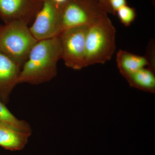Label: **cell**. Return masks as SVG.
Listing matches in <instances>:
<instances>
[{"instance_id": "1", "label": "cell", "mask_w": 155, "mask_h": 155, "mask_svg": "<svg viewBox=\"0 0 155 155\" xmlns=\"http://www.w3.org/2000/svg\"><path fill=\"white\" fill-rule=\"evenodd\" d=\"M61 57L59 36L38 41L22 66L18 84L37 85L51 80L57 76L58 63Z\"/></svg>"}, {"instance_id": "2", "label": "cell", "mask_w": 155, "mask_h": 155, "mask_svg": "<svg viewBox=\"0 0 155 155\" xmlns=\"http://www.w3.org/2000/svg\"><path fill=\"white\" fill-rule=\"evenodd\" d=\"M116 28L108 14L88 25L87 32L84 67L104 64L116 49Z\"/></svg>"}, {"instance_id": "3", "label": "cell", "mask_w": 155, "mask_h": 155, "mask_svg": "<svg viewBox=\"0 0 155 155\" xmlns=\"http://www.w3.org/2000/svg\"><path fill=\"white\" fill-rule=\"evenodd\" d=\"M38 41L28 25L15 22L0 26V52L21 67Z\"/></svg>"}, {"instance_id": "4", "label": "cell", "mask_w": 155, "mask_h": 155, "mask_svg": "<svg viewBox=\"0 0 155 155\" xmlns=\"http://www.w3.org/2000/svg\"><path fill=\"white\" fill-rule=\"evenodd\" d=\"M60 12L61 32L76 26L89 25L108 14L98 0H68Z\"/></svg>"}, {"instance_id": "5", "label": "cell", "mask_w": 155, "mask_h": 155, "mask_svg": "<svg viewBox=\"0 0 155 155\" xmlns=\"http://www.w3.org/2000/svg\"><path fill=\"white\" fill-rule=\"evenodd\" d=\"M88 25L73 27L59 35L62 48L61 59L67 67L74 70L84 68L85 43Z\"/></svg>"}, {"instance_id": "6", "label": "cell", "mask_w": 155, "mask_h": 155, "mask_svg": "<svg viewBox=\"0 0 155 155\" xmlns=\"http://www.w3.org/2000/svg\"><path fill=\"white\" fill-rule=\"evenodd\" d=\"M29 28L38 41L60 35L61 33L60 10L51 0H43L41 9Z\"/></svg>"}, {"instance_id": "7", "label": "cell", "mask_w": 155, "mask_h": 155, "mask_svg": "<svg viewBox=\"0 0 155 155\" xmlns=\"http://www.w3.org/2000/svg\"><path fill=\"white\" fill-rule=\"evenodd\" d=\"M43 0H0V18L5 24L22 22L28 25L33 22Z\"/></svg>"}, {"instance_id": "8", "label": "cell", "mask_w": 155, "mask_h": 155, "mask_svg": "<svg viewBox=\"0 0 155 155\" xmlns=\"http://www.w3.org/2000/svg\"><path fill=\"white\" fill-rule=\"evenodd\" d=\"M21 67L0 52V100L8 103L11 92L17 84Z\"/></svg>"}, {"instance_id": "9", "label": "cell", "mask_w": 155, "mask_h": 155, "mask_svg": "<svg viewBox=\"0 0 155 155\" xmlns=\"http://www.w3.org/2000/svg\"><path fill=\"white\" fill-rule=\"evenodd\" d=\"M31 133L0 122V146L11 151L22 150L28 143Z\"/></svg>"}, {"instance_id": "10", "label": "cell", "mask_w": 155, "mask_h": 155, "mask_svg": "<svg viewBox=\"0 0 155 155\" xmlns=\"http://www.w3.org/2000/svg\"><path fill=\"white\" fill-rule=\"evenodd\" d=\"M116 61L119 72L125 78L144 67L154 68L151 66L147 56L137 55L122 50H119L116 54Z\"/></svg>"}, {"instance_id": "11", "label": "cell", "mask_w": 155, "mask_h": 155, "mask_svg": "<svg viewBox=\"0 0 155 155\" xmlns=\"http://www.w3.org/2000/svg\"><path fill=\"white\" fill-rule=\"evenodd\" d=\"M125 79L130 86L148 92L155 93V68L147 67L127 75Z\"/></svg>"}, {"instance_id": "12", "label": "cell", "mask_w": 155, "mask_h": 155, "mask_svg": "<svg viewBox=\"0 0 155 155\" xmlns=\"http://www.w3.org/2000/svg\"><path fill=\"white\" fill-rule=\"evenodd\" d=\"M0 122H5L22 131L31 133L30 125L24 120H19L13 115L0 100Z\"/></svg>"}, {"instance_id": "13", "label": "cell", "mask_w": 155, "mask_h": 155, "mask_svg": "<svg viewBox=\"0 0 155 155\" xmlns=\"http://www.w3.org/2000/svg\"><path fill=\"white\" fill-rule=\"evenodd\" d=\"M116 14L119 17L120 22L125 27L130 26L136 17V12L135 9L127 5L119 9Z\"/></svg>"}, {"instance_id": "14", "label": "cell", "mask_w": 155, "mask_h": 155, "mask_svg": "<svg viewBox=\"0 0 155 155\" xmlns=\"http://www.w3.org/2000/svg\"><path fill=\"white\" fill-rule=\"evenodd\" d=\"M109 3L112 14L114 15L119 9L127 5L126 0H109Z\"/></svg>"}, {"instance_id": "15", "label": "cell", "mask_w": 155, "mask_h": 155, "mask_svg": "<svg viewBox=\"0 0 155 155\" xmlns=\"http://www.w3.org/2000/svg\"><path fill=\"white\" fill-rule=\"evenodd\" d=\"M98 1L108 14L109 13V14H112V11L109 5V0H98Z\"/></svg>"}, {"instance_id": "16", "label": "cell", "mask_w": 155, "mask_h": 155, "mask_svg": "<svg viewBox=\"0 0 155 155\" xmlns=\"http://www.w3.org/2000/svg\"><path fill=\"white\" fill-rule=\"evenodd\" d=\"M51 1L57 6V8L60 10L61 7L67 2L68 0H51Z\"/></svg>"}, {"instance_id": "17", "label": "cell", "mask_w": 155, "mask_h": 155, "mask_svg": "<svg viewBox=\"0 0 155 155\" xmlns=\"http://www.w3.org/2000/svg\"><path fill=\"white\" fill-rule=\"evenodd\" d=\"M0 26H1V25H0Z\"/></svg>"}]
</instances>
